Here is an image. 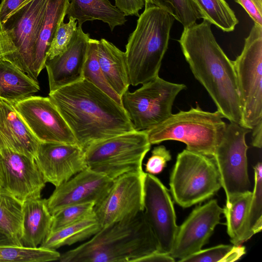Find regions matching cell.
Instances as JSON below:
<instances>
[{"instance_id": "cell-38", "label": "cell", "mask_w": 262, "mask_h": 262, "mask_svg": "<svg viewBox=\"0 0 262 262\" xmlns=\"http://www.w3.org/2000/svg\"><path fill=\"white\" fill-rule=\"evenodd\" d=\"M247 12L255 23L262 26V0H234Z\"/></svg>"}, {"instance_id": "cell-42", "label": "cell", "mask_w": 262, "mask_h": 262, "mask_svg": "<svg viewBox=\"0 0 262 262\" xmlns=\"http://www.w3.org/2000/svg\"><path fill=\"white\" fill-rule=\"evenodd\" d=\"M251 131L252 146L261 148L262 146V121L254 125Z\"/></svg>"}, {"instance_id": "cell-43", "label": "cell", "mask_w": 262, "mask_h": 262, "mask_svg": "<svg viewBox=\"0 0 262 262\" xmlns=\"http://www.w3.org/2000/svg\"><path fill=\"white\" fill-rule=\"evenodd\" d=\"M12 244L8 239L5 234L1 230H0V244Z\"/></svg>"}, {"instance_id": "cell-11", "label": "cell", "mask_w": 262, "mask_h": 262, "mask_svg": "<svg viewBox=\"0 0 262 262\" xmlns=\"http://www.w3.org/2000/svg\"><path fill=\"white\" fill-rule=\"evenodd\" d=\"M251 129L234 122L226 124L213 158L226 196V204L235 195L249 190L246 135Z\"/></svg>"}, {"instance_id": "cell-17", "label": "cell", "mask_w": 262, "mask_h": 262, "mask_svg": "<svg viewBox=\"0 0 262 262\" xmlns=\"http://www.w3.org/2000/svg\"><path fill=\"white\" fill-rule=\"evenodd\" d=\"M114 180L87 167L55 187L46 199L52 215L69 206L93 202L99 203L110 190Z\"/></svg>"}, {"instance_id": "cell-35", "label": "cell", "mask_w": 262, "mask_h": 262, "mask_svg": "<svg viewBox=\"0 0 262 262\" xmlns=\"http://www.w3.org/2000/svg\"><path fill=\"white\" fill-rule=\"evenodd\" d=\"M95 204L89 202L66 207L52 214L50 232L84 219L93 214Z\"/></svg>"}, {"instance_id": "cell-40", "label": "cell", "mask_w": 262, "mask_h": 262, "mask_svg": "<svg viewBox=\"0 0 262 262\" xmlns=\"http://www.w3.org/2000/svg\"><path fill=\"white\" fill-rule=\"evenodd\" d=\"M26 0H2L0 4V23Z\"/></svg>"}, {"instance_id": "cell-31", "label": "cell", "mask_w": 262, "mask_h": 262, "mask_svg": "<svg viewBox=\"0 0 262 262\" xmlns=\"http://www.w3.org/2000/svg\"><path fill=\"white\" fill-rule=\"evenodd\" d=\"M254 187L246 222L243 243L262 229V165L258 162L254 167Z\"/></svg>"}, {"instance_id": "cell-5", "label": "cell", "mask_w": 262, "mask_h": 262, "mask_svg": "<svg viewBox=\"0 0 262 262\" xmlns=\"http://www.w3.org/2000/svg\"><path fill=\"white\" fill-rule=\"evenodd\" d=\"M217 111H203L199 105L188 111L172 114L155 127L145 130L151 144L174 140L182 142L186 149L210 157L221 138L226 123Z\"/></svg>"}, {"instance_id": "cell-25", "label": "cell", "mask_w": 262, "mask_h": 262, "mask_svg": "<svg viewBox=\"0 0 262 262\" xmlns=\"http://www.w3.org/2000/svg\"><path fill=\"white\" fill-rule=\"evenodd\" d=\"M70 0H49L36 47L33 70L36 79L45 67L47 54L60 24L63 21Z\"/></svg>"}, {"instance_id": "cell-30", "label": "cell", "mask_w": 262, "mask_h": 262, "mask_svg": "<svg viewBox=\"0 0 262 262\" xmlns=\"http://www.w3.org/2000/svg\"><path fill=\"white\" fill-rule=\"evenodd\" d=\"M60 254L55 250L0 244V262H46L58 260Z\"/></svg>"}, {"instance_id": "cell-44", "label": "cell", "mask_w": 262, "mask_h": 262, "mask_svg": "<svg viewBox=\"0 0 262 262\" xmlns=\"http://www.w3.org/2000/svg\"><path fill=\"white\" fill-rule=\"evenodd\" d=\"M2 58V53L1 47V43H0V59Z\"/></svg>"}, {"instance_id": "cell-21", "label": "cell", "mask_w": 262, "mask_h": 262, "mask_svg": "<svg viewBox=\"0 0 262 262\" xmlns=\"http://www.w3.org/2000/svg\"><path fill=\"white\" fill-rule=\"evenodd\" d=\"M22 245L30 248L40 246L50 233L52 215L45 199H34L23 204Z\"/></svg>"}, {"instance_id": "cell-8", "label": "cell", "mask_w": 262, "mask_h": 262, "mask_svg": "<svg viewBox=\"0 0 262 262\" xmlns=\"http://www.w3.org/2000/svg\"><path fill=\"white\" fill-rule=\"evenodd\" d=\"M169 186L174 201L183 208L208 199L222 187L213 158L186 149L177 157Z\"/></svg>"}, {"instance_id": "cell-29", "label": "cell", "mask_w": 262, "mask_h": 262, "mask_svg": "<svg viewBox=\"0 0 262 262\" xmlns=\"http://www.w3.org/2000/svg\"><path fill=\"white\" fill-rule=\"evenodd\" d=\"M201 16L224 32L233 31L238 20L225 0H192Z\"/></svg>"}, {"instance_id": "cell-22", "label": "cell", "mask_w": 262, "mask_h": 262, "mask_svg": "<svg viewBox=\"0 0 262 262\" xmlns=\"http://www.w3.org/2000/svg\"><path fill=\"white\" fill-rule=\"evenodd\" d=\"M98 62L107 82L121 97L130 85L126 55L104 38L98 41Z\"/></svg>"}, {"instance_id": "cell-2", "label": "cell", "mask_w": 262, "mask_h": 262, "mask_svg": "<svg viewBox=\"0 0 262 262\" xmlns=\"http://www.w3.org/2000/svg\"><path fill=\"white\" fill-rule=\"evenodd\" d=\"M49 97L84 150L94 142L136 130L123 107L84 79Z\"/></svg>"}, {"instance_id": "cell-10", "label": "cell", "mask_w": 262, "mask_h": 262, "mask_svg": "<svg viewBox=\"0 0 262 262\" xmlns=\"http://www.w3.org/2000/svg\"><path fill=\"white\" fill-rule=\"evenodd\" d=\"M186 88L184 84L170 82L158 76L134 92L124 93L122 106L136 130H147L172 115L175 99Z\"/></svg>"}, {"instance_id": "cell-27", "label": "cell", "mask_w": 262, "mask_h": 262, "mask_svg": "<svg viewBox=\"0 0 262 262\" xmlns=\"http://www.w3.org/2000/svg\"><path fill=\"white\" fill-rule=\"evenodd\" d=\"M23 204L0 186V230L15 245L22 246Z\"/></svg>"}, {"instance_id": "cell-45", "label": "cell", "mask_w": 262, "mask_h": 262, "mask_svg": "<svg viewBox=\"0 0 262 262\" xmlns=\"http://www.w3.org/2000/svg\"><path fill=\"white\" fill-rule=\"evenodd\" d=\"M31 0H26L23 3H22L21 4H26L27 3V2H28L29 1H30Z\"/></svg>"}, {"instance_id": "cell-24", "label": "cell", "mask_w": 262, "mask_h": 262, "mask_svg": "<svg viewBox=\"0 0 262 262\" xmlns=\"http://www.w3.org/2000/svg\"><path fill=\"white\" fill-rule=\"evenodd\" d=\"M40 90L38 81L31 78L9 61L0 59V99L14 104Z\"/></svg>"}, {"instance_id": "cell-3", "label": "cell", "mask_w": 262, "mask_h": 262, "mask_svg": "<svg viewBox=\"0 0 262 262\" xmlns=\"http://www.w3.org/2000/svg\"><path fill=\"white\" fill-rule=\"evenodd\" d=\"M159 251L143 211L102 228L88 242L60 254V262H139Z\"/></svg>"}, {"instance_id": "cell-18", "label": "cell", "mask_w": 262, "mask_h": 262, "mask_svg": "<svg viewBox=\"0 0 262 262\" xmlns=\"http://www.w3.org/2000/svg\"><path fill=\"white\" fill-rule=\"evenodd\" d=\"M34 160L46 182L55 187L88 167L77 144L40 142Z\"/></svg>"}, {"instance_id": "cell-7", "label": "cell", "mask_w": 262, "mask_h": 262, "mask_svg": "<svg viewBox=\"0 0 262 262\" xmlns=\"http://www.w3.org/2000/svg\"><path fill=\"white\" fill-rule=\"evenodd\" d=\"M151 145L145 130H135L92 143L84 150L85 159L88 168L114 180L144 172L143 161Z\"/></svg>"}, {"instance_id": "cell-9", "label": "cell", "mask_w": 262, "mask_h": 262, "mask_svg": "<svg viewBox=\"0 0 262 262\" xmlns=\"http://www.w3.org/2000/svg\"><path fill=\"white\" fill-rule=\"evenodd\" d=\"M241 100L244 127L262 121V26L254 23L241 54L233 61Z\"/></svg>"}, {"instance_id": "cell-37", "label": "cell", "mask_w": 262, "mask_h": 262, "mask_svg": "<svg viewBox=\"0 0 262 262\" xmlns=\"http://www.w3.org/2000/svg\"><path fill=\"white\" fill-rule=\"evenodd\" d=\"M171 156L170 151L163 145L155 147L151 155L145 164V171L151 174L162 172L165 167L167 162L170 161Z\"/></svg>"}, {"instance_id": "cell-39", "label": "cell", "mask_w": 262, "mask_h": 262, "mask_svg": "<svg viewBox=\"0 0 262 262\" xmlns=\"http://www.w3.org/2000/svg\"><path fill=\"white\" fill-rule=\"evenodd\" d=\"M146 0H115V6L126 16H139V11L145 6Z\"/></svg>"}, {"instance_id": "cell-28", "label": "cell", "mask_w": 262, "mask_h": 262, "mask_svg": "<svg viewBox=\"0 0 262 262\" xmlns=\"http://www.w3.org/2000/svg\"><path fill=\"white\" fill-rule=\"evenodd\" d=\"M252 192L248 190L234 196L226 204L223 213L226 219L227 231L233 245L243 243L246 222Z\"/></svg>"}, {"instance_id": "cell-26", "label": "cell", "mask_w": 262, "mask_h": 262, "mask_svg": "<svg viewBox=\"0 0 262 262\" xmlns=\"http://www.w3.org/2000/svg\"><path fill=\"white\" fill-rule=\"evenodd\" d=\"M101 228L94 213L84 219L50 232L39 247L56 250L61 247L88 239Z\"/></svg>"}, {"instance_id": "cell-4", "label": "cell", "mask_w": 262, "mask_h": 262, "mask_svg": "<svg viewBox=\"0 0 262 262\" xmlns=\"http://www.w3.org/2000/svg\"><path fill=\"white\" fill-rule=\"evenodd\" d=\"M138 17L125 52L129 83L133 86L159 76L174 20L168 12L153 5L145 6Z\"/></svg>"}, {"instance_id": "cell-34", "label": "cell", "mask_w": 262, "mask_h": 262, "mask_svg": "<svg viewBox=\"0 0 262 262\" xmlns=\"http://www.w3.org/2000/svg\"><path fill=\"white\" fill-rule=\"evenodd\" d=\"M246 253L242 245H219L201 250L187 257L181 262H232L240 259Z\"/></svg>"}, {"instance_id": "cell-15", "label": "cell", "mask_w": 262, "mask_h": 262, "mask_svg": "<svg viewBox=\"0 0 262 262\" xmlns=\"http://www.w3.org/2000/svg\"><path fill=\"white\" fill-rule=\"evenodd\" d=\"M46 181L35 160L8 148H0V186L23 204L41 198Z\"/></svg>"}, {"instance_id": "cell-13", "label": "cell", "mask_w": 262, "mask_h": 262, "mask_svg": "<svg viewBox=\"0 0 262 262\" xmlns=\"http://www.w3.org/2000/svg\"><path fill=\"white\" fill-rule=\"evenodd\" d=\"M12 105L39 142L77 144L71 129L49 97L32 96Z\"/></svg>"}, {"instance_id": "cell-16", "label": "cell", "mask_w": 262, "mask_h": 262, "mask_svg": "<svg viewBox=\"0 0 262 262\" xmlns=\"http://www.w3.org/2000/svg\"><path fill=\"white\" fill-rule=\"evenodd\" d=\"M223 208L216 200L195 208L178 227L169 255L180 261L201 250L220 223Z\"/></svg>"}, {"instance_id": "cell-1", "label": "cell", "mask_w": 262, "mask_h": 262, "mask_svg": "<svg viewBox=\"0 0 262 262\" xmlns=\"http://www.w3.org/2000/svg\"><path fill=\"white\" fill-rule=\"evenodd\" d=\"M203 19L184 28L178 40L194 77L206 89L223 118L244 127L241 100L233 61Z\"/></svg>"}, {"instance_id": "cell-20", "label": "cell", "mask_w": 262, "mask_h": 262, "mask_svg": "<svg viewBox=\"0 0 262 262\" xmlns=\"http://www.w3.org/2000/svg\"><path fill=\"white\" fill-rule=\"evenodd\" d=\"M39 143L12 104L0 99V148H8L34 160Z\"/></svg>"}, {"instance_id": "cell-23", "label": "cell", "mask_w": 262, "mask_h": 262, "mask_svg": "<svg viewBox=\"0 0 262 262\" xmlns=\"http://www.w3.org/2000/svg\"><path fill=\"white\" fill-rule=\"evenodd\" d=\"M66 15L74 18L81 27L86 21L101 20L112 31L127 21L126 16L108 0H70Z\"/></svg>"}, {"instance_id": "cell-12", "label": "cell", "mask_w": 262, "mask_h": 262, "mask_svg": "<svg viewBox=\"0 0 262 262\" xmlns=\"http://www.w3.org/2000/svg\"><path fill=\"white\" fill-rule=\"evenodd\" d=\"M143 212L159 245V251L169 254L179 226L168 190L161 181L145 172L143 183Z\"/></svg>"}, {"instance_id": "cell-33", "label": "cell", "mask_w": 262, "mask_h": 262, "mask_svg": "<svg viewBox=\"0 0 262 262\" xmlns=\"http://www.w3.org/2000/svg\"><path fill=\"white\" fill-rule=\"evenodd\" d=\"M149 5L163 9L184 28L196 23V20L201 18L192 0H146L145 6Z\"/></svg>"}, {"instance_id": "cell-14", "label": "cell", "mask_w": 262, "mask_h": 262, "mask_svg": "<svg viewBox=\"0 0 262 262\" xmlns=\"http://www.w3.org/2000/svg\"><path fill=\"white\" fill-rule=\"evenodd\" d=\"M145 172H128L114 180L104 198L94 208L101 228L143 211Z\"/></svg>"}, {"instance_id": "cell-6", "label": "cell", "mask_w": 262, "mask_h": 262, "mask_svg": "<svg viewBox=\"0 0 262 262\" xmlns=\"http://www.w3.org/2000/svg\"><path fill=\"white\" fill-rule=\"evenodd\" d=\"M49 0H31L20 5L0 23L2 58L37 81L33 62Z\"/></svg>"}, {"instance_id": "cell-19", "label": "cell", "mask_w": 262, "mask_h": 262, "mask_svg": "<svg viewBox=\"0 0 262 262\" xmlns=\"http://www.w3.org/2000/svg\"><path fill=\"white\" fill-rule=\"evenodd\" d=\"M90 34L77 26L72 41L61 54L45 62L50 93L83 80V69L86 59Z\"/></svg>"}, {"instance_id": "cell-41", "label": "cell", "mask_w": 262, "mask_h": 262, "mask_svg": "<svg viewBox=\"0 0 262 262\" xmlns=\"http://www.w3.org/2000/svg\"><path fill=\"white\" fill-rule=\"evenodd\" d=\"M153 261L173 262L175 261V259L169 254L156 251L144 257L139 261V262Z\"/></svg>"}, {"instance_id": "cell-32", "label": "cell", "mask_w": 262, "mask_h": 262, "mask_svg": "<svg viewBox=\"0 0 262 262\" xmlns=\"http://www.w3.org/2000/svg\"><path fill=\"white\" fill-rule=\"evenodd\" d=\"M98 41L92 38L89 40L87 57L83 69V78L122 106L121 97L109 85L100 68L97 56Z\"/></svg>"}, {"instance_id": "cell-36", "label": "cell", "mask_w": 262, "mask_h": 262, "mask_svg": "<svg viewBox=\"0 0 262 262\" xmlns=\"http://www.w3.org/2000/svg\"><path fill=\"white\" fill-rule=\"evenodd\" d=\"M77 21L73 17L69 22L62 21L57 28L47 52V59H51L61 54L68 47L77 29Z\"/></svg>"}]
</instances>
